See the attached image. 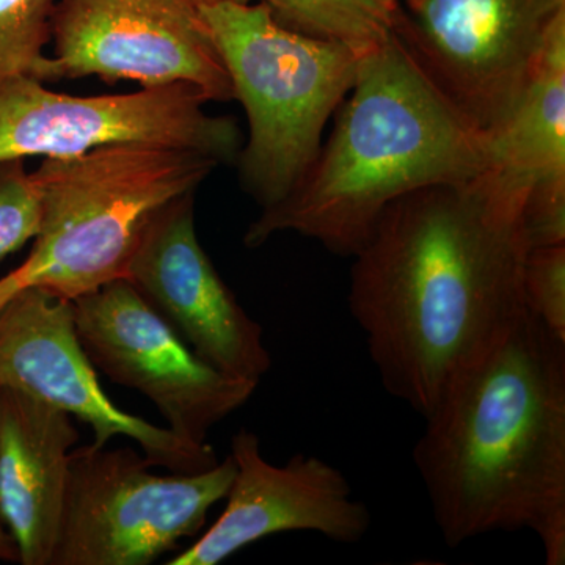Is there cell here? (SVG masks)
I'll use <instances>...</instances> for the list:
<instances>
[{
    "label": "cell",
    "instance_id": "cell-1",
    "mask_svg": "<svg viewBox=\"0 0 565 565\" xmlns=\"http://www.w3.org/2000/svg\"><path fill=\"white\" fill-rule=\"evenodd\" d=\"M527 250L481 177L390 204L352 256L348 297L386 392L426 418L525 313Z\"/></svg>",
    "mask_w": 565,
    "mask_h": 565
},
{
    "label": "cell",
    "instance_id": "cell-2",
    "mask_svg": "<svg viewBox=\"0 0 565 565\" xmlns=\"http://www.w3.org/2000/svg\"><path fill=\"white\" fill-rule=\"evenodd\" d=\"M424 419L414 462L445 544L530 530L564 565V341L526 310Z\"/></svg>",
    "mask_w": 565,
    "mask_h": 565
},
{
    "label": "cell",
    "instance_id": "cell-3",
    "mask_svg": "<svg viewBox=\"0 0 565 565\" xmlns=\"http://www.w3.org/2000/svg\"><path fill=\"white\" fill-rule=\"evenodd\" d=\"M487 169V134L465 120L393 35L363 55L332 136L296 188L248 226L244 244L258 248L291 232L352 258L401 196L473 181Z\"/></svg>",
    "mask_w": 565,
    "mask_h": 565
},
{
    "label": "cell",
    "instance_id": "cell-4",
    "mask_svg": "<svg viewBox=\"0 0 565 565\" xmlns=\"http://www.w3.org/2000/svg\"><path fill=\"white\" fill-rule=\"evenodd\" d=\"M221 162L203 152L147 143L43 159L32 172L39 233L14 274L66 300L126 278L147 226L167 204L199 191Z\"/></svg>",
    "mask_w": 565,
    "mask_h": 565
},
{
    "label": "cell",
    "instance_id": "cell-5",
    "mask_svg": "<svg viewBox=\"0 0 565 565\" xmlns=\"http://www.w3.org/2000/svg\"><path fill=\"white\" fill-rule=\"evenodd\" d=\"M243 104L248 141L239 151L245 191L263 210L281 202L321 150L333 111L359 77L362 57L275 20L263 3L200 6Z\"/></svg>",
    "mask_w": 565,
    "mask_h": 565
},
{
    "label": "cell",
    "instance_id": "cell-6",
    "mask_svg": "<svg viewBox=\"0 0 565 565\" xmlns=\"http://www.w3.org/2000/svg\"><path fill=\"white\" fill-rule=\"evenodd\" d=\"M132 448L70 452L61 533L51 565H147L206 525L236 475L232 455L199 473H151Z\"/></svg>",
    "mask_w": 565,
    "mask_h": 565
},
{
    "label": "cell",
    "instance_id": "cell-7",
    "mask_svg": "<svg viewBox=\"0 0 565 565\" xmlns=\"http://www.w3.org/2000/svg\"><path fill=\"white\" fill-rule=\"evenodd\" d=\"M565 0H397L393 35L478 131L503 125Z\"/></svg>",
    "mask_w": 565,
    "mask_h": 565
},
{
    "label": "cell",
    "instance_id": "cell-8",
    "mask_svg": "<svg viewBox=\"0 0 565 565\" xmlns=\"http://www.w3.org/2000/svg\"><path fill=\"white\" fill-rule=\"evenodd\" d=\"M207 98L188 84L125 95L73 96L33 77L0 84V162L68 159L121 143L203 152L218 162L239 154L232 118L207 114Z\"/></svg>",
    "mask_w": 565,
    "mask_h": 565
},
{
    "label": "cell",
    "instance_id": "cell-9",
    "mask_svg": "<svg viewBox=\"0 0 565 565\" xmlns=\"http://www.w3.org/2000/svg\"><path fill=\"white\" fill-rule=\"evenodd\" d=\"M54 57L35 79L96 76L141 87L188 84L207 102H232V79L193 0H55Z\"/></svg>",
    "mask_w": 565,
    "mask_h": 565
},
{
    "label": "cell",
    "instance_id": "cell-10",
    "mask_svg": "<svg viewBox=\"0 0 565 565\" xmlns=\"http://www.w3.org/2000/svg\"><path fill=\"white\" fill-rule=\"evenodd\" d=\"M71 302L93 366L148 397L169 429L191 444L206 445L212 427L243 407L258 386L200 359L126 278Z\"/></svg>",
    "mask_w": 565,
    "mask_h": 565
},
{
    "label": "cell",
    "instance_id": "cell-11",
    "mask_svg": "<svg viewBox=\"0 0 565 565\" xmlns=\"http://www.w3.org/2000/svg\"><path fill=\"white\" fill-rule=\"evenodd\" d=\"M0 386L54 405L88 424L93 446L122 435L152 467L199 473L218 463L211 445H196L111 403L77 337L71 300L28 286L0 307Z\"/></svg>",
    "mask_w": 565,
    "mask_h": 565
},
{
    "label": "cell",
    "instance_id": "cell-12",
    "mask_svg": "<svg viewBox=\"0 0 565 565\" xmlns=\"http://www.w3.org/2000/svg\"><path fill=\"white\" fill-rule=\"evenodd\" d=\"M126 280L215 370L253 384L269 373L262 326L237 302L196 236L195 193L156 214Z\"/></svg>",
    "mask_w": 565,
    "mask_h": 565
},
{
    "label": "cell",
    "instance_id": "cell-13",
    "mask_svg": "<svg viewBox=\"0 0 565 565\" xmlns=\"http://www.w3.org/2000/svg\"><path fill=\"white\" fill-rule=\"evenodd\" d=\"M236 475L225 511L169 565H217L270 535L311 531L356 544L373 525L370 508L355 500L345 476L316 456L296 455L281 467L267 462L248 429L232 438Z\"/></svg>",
    "mask_w": 565,
    "mask_h": 565
},
{
    "label": "cell",
    "instance_id": "cell-14",
    "mask_svg": "<svg viewBox=\"0 0 565 565\" xmlns=\"http://www.w3.org/2000/svg\"><path fill=\"white\" fill-rule=\"evenodd\" d=\"M487 191L522 221L530 248L565 244V13L503 125L487 134Z\"/></svg>",
    "mask_w": 565,
    "mask_h": 565
},
{
    "label": "cell",
    "instance_id": "cell-15",
    "mask_svg": "<svg viewBox=\"0 0 565 565\" xmlns=\"http://www.w3.org/2000/svg\"><path fill=\"white\" fill-rule=\"evenodd\" d=\"M79 441L73 416L10 386H0V520L18 563L51 565Z\"/></svg>",
    "mask_w": 565,
    "mask_h": 565
},
{
    "label": "cell",
    "instance_id": "cell-16",
    "mask_svg": "<svg viewBox=\"0 0 565 565\" xmlns=\"http://www.w3.org/2000/svg\"><path fill=\"white\" fill-rule=\"evenodd\" d=\"M263 3L275 20L313 39L371 54L392 39L397 0H233Z\"/></svg>",
    "mask_w": 565,
    "mask_h": 565
},
{
    "label": "cell",
    "instance_id": "cell-17",
    "mask_svg": "<svg viewBox=\"0 0 565 565\" xmlns=\"http://www.w3.org/2000/svg\"><path fill=\"white\" fill-rule=\"evenodd\" d=\"M55 0H0V84L33 77L52 39Z\"/></svg>",
    "mask_w": 565,
    "mask_h": 565
},
{
    "label": "cell",
    "instance_id": "cell-18",
    "mask_svg": "<svg viewBox=\"0 0 565 565\" xmlns=\"http://www.w3.org/2000/svg\"><path fill=\"white\" fill-rule=\"evenodd\" d=\"M522 288L526 310L565 343V244L527 250Z\"/></svg>",
    "mask_w": 565,
    "mask_h": 565
},
{
    "label": "cell",
    "instance_id": "cell-19",
    "mask_svg": "<svg viewBox=\"0 0 565 565\" xmlns=\"http://www.w3.org/2000/svg\"><path fill=\"white\" fill-rule=\"evenodd\" d=\"M40 199L24 161L0 162V262L39 233Z\"/></svg>",
    "mask_w": 565,
    "mask_h": 565
},
{
    "label": "cell",
    "instance_id": "cell-20",
    "mask_svg": "<svg viewBox=\"0 0 565 565\" xmlns=\"http://www.w3.org/2000/svg\"><path fill=\"white\" fill-rule=\"evenodd\" d=\"M18 548L0 520V561H18Z\"/></svg>",
    "mask_w": 565,
    "mask_h": 565
},
{
    "label": "cell",
    "instance_id": "cell-21",
    "mask_svg": "<svg viewBox=\"0 0 565 565\" xmlns=\"http://www.w3.org/2000/svg\"><path fill=\"white\" fill-rule=\"evenodd\" d=\"M22 285L17 274L10 273L6 277L0 278V307L11 299L18 291H21Z\"/></svg>",
    "mask_w": 565,
    "mask_h": 565
},
{
    "label": "cell",
    "instance_id": "cell-22",
    "mask_svg": "<svg viewBox=\"0 0 565 565\" xmlns=\"http://www.w3.org/2000/svg\"><path fill=\"white\" fill-rule=\"evenodd\" d=\"M193 2L199 3V6H204V3L215 2V0H193Z\"/></svg>",
    "mask_w": 565,
    "mask_h": 565
}]
</instances>
